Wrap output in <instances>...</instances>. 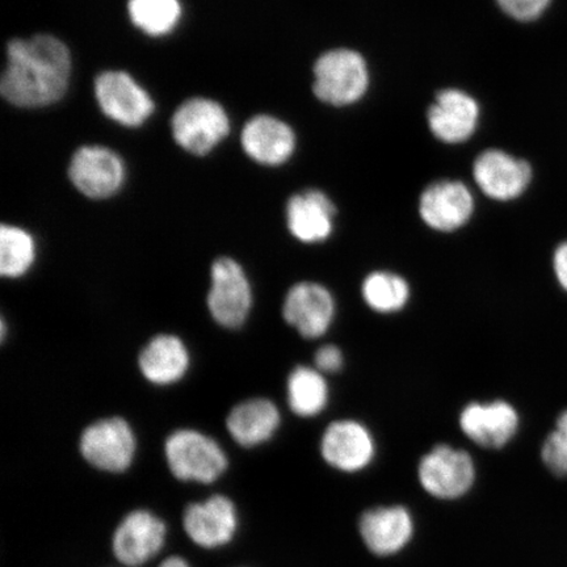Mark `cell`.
I'll use <instances>...</instances> for the list:
<instances>
[{
  "mask_svg": "<svg viewBox=\"0 0 567 567\" xmlns=\"http://www.w3.org/2000/svg\"><path fill=\"white\" fill-rule=\"evenodd\" d=\"M95 94L104 115L125 126L144 124L154 111L151 95L124 71L99 75Z\"/></svg>",
  "mask_w": 567,
  "mask_h": 567,
  "instance_id": "obj_11",
  "label": "cell"
},
{
  "mask_svg": "<svg viewBox=\"0 0 567 567\" xmlns=\"http://www.w3.org/2000/svg\"><path fill=\"white\" fill-rule=\"evenodd\" d=\"M252 293L247 276L236 260L221 258L212 267L208 308L217 323L236 329L250 313Z\"/></svg>",
  "mask_w": 567,
  "mask_h": 567,
  "instance_id": "obj_9",
  "label": "cell"
},
{
  "mask_svg": "<svg viewBox=\"0 0 567 567\" xmlns=\"http://www.w3.org/2000/svg\"><path fill=\"white\" fill-rule=\"evenodd\" d=\"M473 174L482 193L496 202H512L520 197L534 175L528 162L502 151L482 153L474 163Z\"/></svg>",
  "mask_w": 567,
  "mask_h": 567,
  "instance_id": "obj_13",
  "label": "cell"
},
{
  "mask_svg": "<svg viewBox=\"0 0 567 567\" xmlns=\"http://www.w3.org/2000/svg\"><path fill=\"white\" fill-rule=\"evenodd\" d=\"M413 515L403 506L368 509L359 520L361 540L379 557L394 556L405 549L414 536Z\"/></svg>",
  "mask_w": 567,
  "mask_h": 567,
  "instance_id": "obj_15",
  "label": "cell"
},
{
  "mask_svg": "<svg viewBox=\"0 0 567 567\" xmlns=\"http://www.w3.org/2000/svg\"><path fill=\"white\" fill-rule=\"evenodd\" d=\"M503 12L519 21H534L544 16L551 0H496Z\"/></svg>",
  "mask_w": 567,
  "mask_h": 567,
  "instance_id": "obj_28",
  "label": "cell"
},
{
  "mask_svg": "<svg viewBox=\"0 0 567 567\" xmlns=\"http://www.w3.org/2000/svg\"><path fill=\"white\" fill-rule=\"evenodd\" d=\"M520 414L512 402H471L461 409L458 425L471 442L485 450H502L520 430Z\"/></svg>",
  "mask_w": 567,
  "mask_h": 567,
  "instance_id": "obj_7",
  "label": "cell"
},
{
  "mask_svg": "<svg viewBox=\"0 0 567 567\" xmlns=\"http://www.w3.org/2000/svg\"><path fill=\"white\" fill-rule=\"evenodd\" d=\"M551 269L558 287L567 293V239L558 244L555 251H553Z\"/></svg>",
  "mask_w": 567,
  "mask_h": 567,
  "instance_id": "obj_30",
  "label": "cell"
},
{
  "mask_svg": "<svg viewBox=\"0 0 567 567\" xmlns=\"http://www.w3.org/2000/svg\"><path fill=\"white\" fill-rule=\"evenodd\" d=\"M71 75L69 49L49 34L17 39L7 47V66L0 90L7 102L40 109L66 94Z\"/></svg>",
  "mask_w": 567,
  "mask_h": 567,
  "instance_id": "obj_1",
  "label": "cell"
},
{
  "mask_svg": "<svg viewBox=\"0 0 567 567\" xmlns=\"http://www.w3.org/2000/svg\"><path fill=\"white\" fill-rule=\"evenodd\" d=\"M319 451L324 463L342 473L367 470L378 453L372 431L357 420H339L324 429Z\"/></svg>",
  "mask_w": 567,
  "mask_h": 567,
  "instance_id": "obj_8",
  "label": "cell"
},
{
  "mask_svg": "<svg viewBox=\"0 0 567 567\" xmlns=\"http://www.w3.org/2000/svg\"><path fill=\"white\" fill-rule=\"evenodd\" d=\"M287 396L288 405L297 416H318L329 406V381L316 367H296L288 375Z\"/></svg>",
  "mask_w": 567,
  "mask_h": 567,
  "instance_id": "obj_23",
  "label": "cell"
},
{
  "mask_svg": "<svg viewBox=\"0 0 567 567\" xmlns=\"http://www.w3.org/2000/svg\"><path fill=\"white\" fill-rule=\"evenodd\" d=\"M337 300L321 282L301 281L288 290L282 317L305 339L328 334L337 318Z\"/></svg>",
  "mask_w": 567,
  "mask_h": 567,
  "instance_id": "obj_6",
  "label": "cell"
},
{
  "mask_svg": "<svg viewBox=\"0 0 567 567\" xmlns=\"http://www.w3.org/2000/svg\"><path fill=\"white\" fill-rule=\"evenodd\" d=\"M81 453L97 470L120 473L131 466L136 453V437L122 417L99 421L84 430Z\"/></svg>",
  "mask_w": 567,
  "mask_h": 567,
  "instance_id": "obj_10",
  "label": "cell"
},
{
  "mask_svg": "<svg viewBox=\"0 0 567 567\" xmlns=\"http://www.w3.org/2000/svg\"><path fill=\"white\" fill-rule=\"evenodd\" d=\"M243 145L248 157L266 166H279L287 162L296 148L292 127L281 120L260 115L245 126Z\"/></svg>",
  "mask_w": 567,
  "mask_h": 567,
  "instance_id": "obj_20",
  "label": "cell"
},
{
  "mask_svg": "<svg viewBox=\"0 0 567 567\" xmlns=\"http://www.w3.org/2000/svg\"><path fill=\"white\" fill-rule=\"evenodd\" d=\"M69 176L84 196L105 198L123 186L125 167L122 158L110 148L83 146L71 159Z\"/></svg>",
  "mask_w": 567,
  "mask_h": 567,
  "instance_id": "obj_12",
  "label": "cell"
},
{
  "mask_svg": "<svg viewBox=\"0 0 567 567\" xmlns=\"http://www.w3.org/2000/svg\"><path fill=\"white\" fill-rule=\"evenodd\" d=\"M230 122L223 105L205 97L183 103L173 117V134L184 151L208 154L228 136Z\"/></svg>",
  "mask_w": 567,
  "mask_h": 567,
  "instance_id": "obj_5",
  "label": "cell"
},
{
  "mask_svg": "<svg viewBox=\"0 0 567 567\" xmlns=\"http://www.w3.org/2000/svg\"><path fill=\"white\" fill-rule=\"evenodd\" d=\"M189 354L186 346L174 336L152 339L140 354V368L145 379L157 385H168L186 374Z\"/></svg>",
  "mask_w": 567,
  "mask_h": 567,
  "instance_id": "obj_22",
  "label": "cell"
},
{
  "mask_svg": "<svg viewBox=\"0 0 567 567\" xmlns=\"http://www.w3.org/2000/svg\"><path fill=\"white\" fill-rule=\"evenodd\" d=\"M165 451L169 470L177 480L210 484L228 467L221 446L194 430L174 432Z\"/></svg>",
  "mask_w": 567,
  "mask_h": 567,
  "instance_id": "obj_4",
  "label": "cell"
},
{
  "mask_svg": "<svg viewBox=\"0 0 567 567\" xmlns=\"http://www.w3.org/2000/svg\"><path fill=\"white\" fill-rule=\"evenodd\" d=\"M315 78L313 90L319 101L337 106L357 103L370 84L365 60L350 49H336L319 56Z\"/></svg>",
  "mask_w": 567,
  "mask_h": 567,
  "instance_id": "obj_3",
  "label": "cell"
},
{
  "mask_svg": "<svg viewBox=\"0 0 567 567\" xmlns=\"http://www.w3.org/2000/svg\"><path fill=\"white\" fill-rule=\"evenodd\" d=\"M336 216V205L321 190H305L287 204L288 229L302 244L326 243L334 233Z\"/></svg>",
  "mask_w": 567,
  "mask_h": 567,
  "instance_id": "obj_19",
  "label": "cell"
},
{
  "mask_svg": "<svg viewBox=\"0 0 567 567\" xmlns=\"http://www.w3.org/2000/svg\"><path fill=\"white\" fill-rule=\"evenodd\" d=\"M430 131L445 144H460L473 136L480 118V106L466 92L450 89L439 92L429 110Z\"/></svg>",
  "mask_w": 567,
  "mask_h": 567,
  "instance_id": "obj_18",
  "label": "cell"
},
{
  "mask_svg": "<svg viewBox=\"0 0 567 567\" xmlns=\"http://www.w3.org/2000/svg\"><path fill=\"white\" fill-rule=\"evenodd\" d=\"M166 540L159 517L138 509L125 516L113 536V553L126 566H141L157 556Z\"/></svg>",
  "mask_w": 567,
  "mask_h": 567,
  "instance_id": "obj_16",
  "label": "cell"
},
{
  "mask_svg": "<svg viewBox=\"0 0 567 567\" xmlns=\"http://www.w3.org/2000/svg\"><path fill=\"white\" fill-rule=\"evenodd\" d=\"M159 567H189V565L186 563V559L174 556L165 559Z\"/></svg>",
  "mask_w": 567,
  "mask_h": 567,
  "instance_id": "obj_31",
  "label": "cell"
},
{
  "mask_svg": "<svg viewBox=\"0 0 567 567\" xmlns=\"http://www.w3.org/2000/svg\"><path fill=\"white\" fill-rule=\"evenodd\" d=\"M542 460L555 476H567V408L558 414L555 429L543 442Z\"/></svg>",
  "mask_w": 567,
  "mask_h": 567,
  "instance_id": "obj_27",
  "label": "cell"
},
{
  "mask_svg": "<svg viewBox=\"0 0 567 567\" xmlns=\"http://www.w3.org/2000/svg\"><path fill=\"white\" fill-rule=\"evenodd\" d=\"M477 470L473 457L450 444H437L421 458L417 480L436 499L455 501L472 491Z\"/></svg>",
  "mask_w": 567,
  "mask_h": 567,
  "instance_id": "obj_2",
  "label": "cell"
},
{
  "mask_svg": "<svg viewBox=\"0 0 567 567\" xmlns=\"http://www.w3.org/2000/svg\"><path fill=\"white\" fill-rule=\"evenodd\" d=\"M280 411L266 399L248 400L231 410L226 425L234 441L255 446L269 441L279 430Z\"/></svg>",
  "mask_w": 567,
  "mask_h": 567,
  "instance_id": "obj_21",
  "label": "cell"
},
{
  "mask_svg": "<svg viewBox=\"0 0 567 567\" xmlns=\"http://www.w3.org/2000/svg\"><path fill=\"white\" fill-rule=\"evenodd\" d=\"M190 540L203 548H218L231 542L238 519L236 506L224 495L189 505L183 517Z\"/></svg>",
  "mask_w": 567,
  "mask_h": 567,
  "instance_id": "obj_17",
  "label": "cell"
},
{
  "mask_svg": "<svg viewBox=\"0 0 567 567\" xmlns=\"http://www.w3.org/2000/svg\"><path fill=\"white\" fill-rule=\"evenodd\" d=\"M33 260L31 234L17 226L3 225L0 229V274L3 278H20L32 267Z\"/></svg>",
  "mask_w": 567,
  "mask_h": 567,
  "instance_id": "obj_26",
  "label": "cell"
},
{
  "mask_svg": "<svg viewBox=\"0 0 567 567\" xmlns=\"http://www.w3.org/2000/svg\"><path fill=\"white\" fill-rule=\"evenodd\" d=\"M127 10L133 24L155 38L173 32L182 17L179 0H130Z\"/></svg>",
  "mask_w": 567,
  "mask_h": 567,
  "instance_id": "obj_25",
  "label": "cell"
},
{
  "mask_svg": "<svg viewBox=\"0 0 567 567\" xmlns=\"http://www.w3.org/2000/svg\"><path fill=\"white\" fill-rule=\"evenodd\" d=\"M315 367L326 375L339 373L344 367V353L336 344L319 347L315 354Z\"/></svg>",
  "mask_w": 567,
  "mask_h": 567,
  "instance_id": "obj_29",
  "label": "cell"
},
{
  "mask_svg": "<svg viewBox=\"0 0 567 567\" xmlns=\"http://www.w3.org/2000/svg\"><path fill=\"white\" fill-rule=\"evenodd\" d=\"M360 293L375 315L393 316L406 309L411 300V286L402 275L378 269L361 281Z\"/></svg>",
  "mask_w": 567,
  "mask_h": 567,
  "instance_id": "obj_24",
  "label": "cell"
},
{
  "mask_svg": "<svg viewBox=\"0 0 567 567\" xmlns=\"http://www.w3.org/2000/svg\"><path fill=\"white\" fill-rule=\"evenodd\" d=\"M473 195L461 182L442 181L425 188L420 200V215L430 229L453 233L471 221Z\"/></svg>",
  "mask_w": 567,
  "mask_h": 567,
  "instance_id": "obj_14",
  "label": "cell"
}]
</instances>
